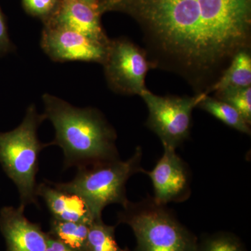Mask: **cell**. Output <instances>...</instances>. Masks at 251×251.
<instances>
[{"mask_svg":"<svg viewBox=\"0 0 251 251\" xmlns=\"http://www.w3.org/2000/svg\"><path fill=\"white\" fill-rule=\"evenodd\" d=\"M216 98L229 104L251 125V87L216 92Z\"/></svg>","mask_w":251,"mask_h":251,"instance_id":"obj_17","label":"cell"},{"mask_svg":"<svg viewBox=\"0 0 251 251\" xmlns=\"http://www.w3.org/2000/svg\"><path fill=\"white\" fill-rule=\"evenodd\" d=\"M142 158L143 150L138 147L133 156L126 161L120 158L81 167L77 168V174L72 181L51 183L57 188L81 196L96 219H102L105 206L120 204L125 207L130 202L127 198L126 184L133 175L143 173Z\"/></svg>","mask_w":251,"mask_h":251,"instance_id":"obj_5","label":"cell"},{"mask_svg":"<svg viewBox=\"0 0 251 251\" xmlns=\"http://www.w3.org/2000/svg\"><path fill=\"white\" fill-rule=\"evenodd\" d=\"M115 226L104 224L102 219L90 225L85 251H130L119 247L115 239Z\"/></svg>","mask_w":251,"mask_h":251,"instance_id":"obj_16","label":"cell"},{"mask_svg":"<svg viewBox=\"0 0 251 251\" xmlns=\"http://www.w3.org/2000/svg\"><path fill=\"white\" fill-rule=\"evenodd\" d=\"M119 224L128 225L136 238L134 251H196L197 237L178 221L166 205L148 196L128 202L118 214Z\"/></svg>","mask_w":251,"mask_h":251,"instance_id":"obj_4","label":"cell"},{"mask_svg":"<svg viewBox=\"0 0 251 251\" xmlns=\"http://www.w3.org/2000/svg\"><path fill=\"white\" fill-rule=\"evenodd\" d=\"M196 108L211 114L230 128L251 135V126L244 120L239 112L229 104L209 95H204Z\"/></svg>","mask_w":251,"mask_h":251,"instance_id":"obj_14","label":"cell"},{"mask_svg":"<svg viewBox=\"0 0 251 251\" xmlns=\"http://www.w3.org/2000/svg\"><path fill=\"white\" fill-rule=\"evenodd\" d=\"M97 8L134 18L153 68L179 74L197 94L251 49V0H99Z\"/></svg>","mask_w":251,"mask_h":251,"instance_id":"obj_1","label":"cell"},{"mask_svg":"<svg viewBox=\"0 0 251 251\" xmlns=\"http://www.w3.org/2000/svg\"><path fill=\"white\" fill-rule=\"evenodd\" d=\"M45 120L55 130L54 140L64 153V168L90 166L120 159L117 134L101 112L79 108L49 94L43 95Z\"/></svg>","mask_w":251,"mask_h":251,"instance_id":"obj_2","label":"cell"},{"mask_svg":"<svg viewBox=\"0 0 251 251\" xmlns=\"http://www.w3.org/2000/svg\"><path fill=\"white\" fill-rule=\"evenodd\" d=\"M13 45L10 41L7 25L4 14L0 8V54H6L12 50Z\"/></svg>","mask_w":251,"mask_h":251,"instance_id":"obj_20","label":"cell"},{"mask_svg":"<svg viewBox=\"0 0 251 251\" xmlns=\"http://www.w3.org/2000/svg\"><path fill=\"white\" fill-rule=\"evenodd\" d=\"M90 225L52 219L49 234L77 251H85Z\"/></svg>","mask_w":251,"mask_h":251,"instance_id":"obj_15","label":"cell"},{"mask_svg":"<svg viewBox=\"0 0 251 251\" xmlns=\"http://www.w3.org/2000/svg\"><path fill=\"white\" fill-rule=\"evenodd\" d=\"M204 95L160 97L148 89L144 91L140 97L148 108L147 126L158 135L163 146L176 149L188 139L192 126L193 109L197 107Z\"/></svg>","mask_w":251,"mask_h":251,"instance_id":"obj_6","label":"cell"},{"mask_svg":"<svg viewBox=\"0 0 251 251\" xmlns=\"http://www.w3.org/2000/svg\"><path fill=\"white\" fill-rule=\"evenodd\" d=\"M108 44H103L76 31L44 25L41 46L54 62H85L103 64Z\"/></svg>","mask_w":251,"mask_h":251,"instance_id":"obj_8","label":"cell"},{"mask_svg":"<svg viewBox=\"0 0 251 251\" xmlns=\"http://www.w3.org/2000/svg\"><path fill=\"white\" fill-rule=\"evenodd\" d=\"M36 193L44 200L52 219L87 225L97 220L83 198L56 187L51 181L37 184Z\"/></svg>","mask_w":251,"mask_h":251,"instance_id":"obj_12","label":"cell"},{"mask_svg":"<svg viewBox=\"0 0 251 251\" xmlns=\"http://www.w3.org/2000/svg\"><path fill=\"white\" fill-rule=\"evenodd\" d=\"M251 85V49L242 50L234 55L222 75L206 92V95L211 92L246 88Z\"/></svg>","mask_w":251,"mask_h":251,"instance_id":"obj_13","label":"cell"},{"mask_svg":"<svg viewBox=\"0 0 251 251\" xmlns=\"http://www.w3.org/2000/svg\"><path fill=\"white\" fill-rule=\"evenodd\" d=\"M163 156L148 175L152 182L153 200L161 205L181 202L191 196V175L187 164L176 153V149L165 146Z\"/></svg>","mask_w":251,"mask_h":251,"instance_id":"obj_9","label":"cell"},{"mask_svg":"<svg viewBox=\"0 0 251 251\" xmlns=\"http://www.w3.org/2000/svg\"><path fill=\"white\" fill-rule=\"evenodd\" d=\"M109 87L117 93L141 96L145 77L153 69L145 50L126 38L110 39L103 63Z\"/></svg>","mask_w":251,"mask_h":251,"instance_id":"obj_7","label":"cell"},{"mask_svg":"<svg viewBox=\"0 0 251 251\" xmlns=\"http://www.w3.org/2000/svg\"><path fill=\"white\" fill-rule=\"evenodd\" d=\"M25 207L5 206L0 212V229L8 251H46L49 234L40 225L31 222L24 214Z\"/></svg>","mask_w":251,"mask_h":251,"instance_id":"obj_10","label":"cell"},{"mask_svg":"<svg viewBox=\"0 0 251 251\" xmlns=\"http://www.w3.org/2000/svg\"><path fill=\"white\" fill-rule=\"evenodd\" d=\"M45 120L35 105L28 107L22 123L11 131L0 132V164L18 188L21 205L38 204L36 176L43 144L38 138L39 126Z\"/></svg>","mask_w":251,"mask_h":251,"instance_id":"obj_3","label":"cell"},{"mask_svg":"<svg viewBox=\"0 0 251 251\" xmlns=\"http://www.w3.org/2000/svg\"><path fill=\"white\" fill-rule=\"evenodd\" d=\"M49 234V233H48ZM46 251H77L72 248L67 247L65 244L59 242L57 239L51 237L49 234L48 238L47 248Z\"/></svg>","mask_w":251,"mask_h":251,"instance_id":"obj_21","label":"cell"},{"mask_svg":"<svg viewBox=\"0 0 251 251\" xmlns=\"http://www.w3.org/2000/svg\"><path fill=\"white\" fill-rule=\"evenodd\" d=\"M100 16L97 6L80 0H61L55 14L44 25L76 31L107 44L110 39L104 32Z\"/></svg>","mask_w":251,"mask_h":251,"instance_id":"obj_11","label":"cell"},{"mask_svg":"<svg viewBox=\"0 0 251 251\" xmlns=\"http://www.w3.org/2000/svg\"><path fill=\"white\" fill-rule=\"evenodd\" d=\"M196 251H247L240 239L228 232L211 234L198 242Z\"/></svg>","mask_w":251,"mask_h":251,"instance_id":"obj_18","label":"cell"},{"mask_svg":"<svg viewBox=\"0 0 251 251\" xmlns=\"http://www.w3.org/2000/svg\"><path fill=\"white\" fill-rule=\"evenodd\" d=\"M80 1H84V2L87 3V4L94 5V6H98L99 0H80Z\"/></svg>","mask_w":251,"mask_h":251,"instance_id":"obj_22","label":"cell"},{"mask_svg":"<svg viewBox=\"0 0 251 251\" xmlns=\"http://www.w3.org/2000/svg\"><path fill=\"white\" fill-rule=\"evenodd\" d=\"M26 12L45 23L58 9L61 0H22Z\"/></svg>","mask_w":251,"mask_h":251,"instance_id":"obj_19","label":"cell"}]
</instances>
